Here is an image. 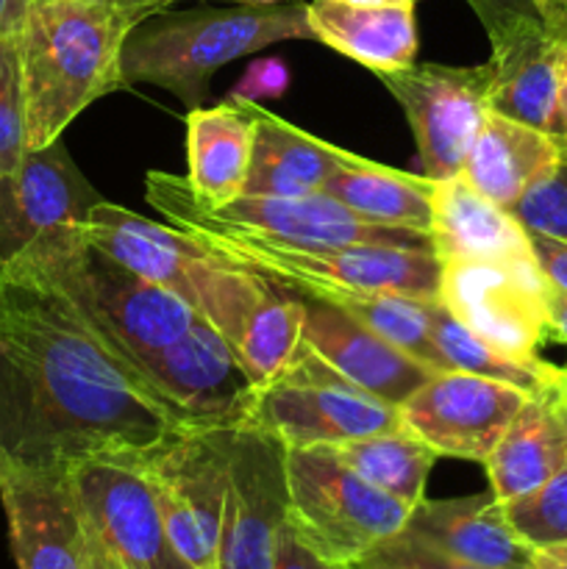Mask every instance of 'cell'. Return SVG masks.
<instances>
[{"mask_svg": "<svg viewBox=\"0 0 567 569\" xmlns=\"http://www.w3.org/2000/svg\"><path fill=\"white\" fill-rule=\"evenodd\" d=\"M345 3H356V6H417L420 0H345Z\"/></svg>", "mask_w": 567, "mask_h": 569, "instance_id": "cell-43", "label": "cell"}, {"mask_svg": "<svg viewBox=\"0 0 567 569\" xmlns=\"http://www.w3.org/2000/svg\"><path fill=\"white\" fill-rule=\"evenodd\" d=\"M100 200L61 139L26 150L0 172V267L64 228L83 226Z\"/></svg>", "mask_w": 567, "mask_h": 569, "instance_id": "cell-17", "label": "cell"}, {"mask_svg": "<svg viewBox=\"0 0 567 569\" xmlns=\"http://www.w3.org/2000/svg\"><path fill=\"white\" fill-rule=\"evenodd\" d=\"M83 233L128 270L181 298L228 345L237 342L267 289L265 276L209 253L189 233L167 222L145 220L109 200L92 206Z\"/></svg>", "mask_w": 567, "mask_h": 569, "instance_id": "cell-6", "label": "cell"}, {"mask_svg": "<svg viewBox=\"0 0 567 569\" xmlns=\"http://www.w3.org/2000/svg\"><path fill=\"white\" fill-rule=\"evenodd\" d=\"M406 517L400 500L356 476L331 445L287 448V522L322 559L356 567L404 531Z\"/></svg>", "mask_w": 567, "mask_h": 569, "instance_id": "cell-7", "label": "cell"}, {"mask_svg": "<svg viewBox=\"0 0 567 569\" xmlns=\"http://www.w3.org/2000/svg\"><path fill=\"white\" fill-rule=\"evenodd\" d=\"M153 14L98 0H39L17 31L26 92V150L48 148L83 109L126 87L128 33Z\"/></svg>", "mask_w": 567, "mask_h": 569, "instance_id": "cell-2", "label": "cell"}, {"mask_svg": "<svg viewBox=\"0 0 567 569\" xmlns=\"http://www.w3.org/2000/svg\"><path fill=\"white\" fill-rule=\"evenodd\" d=\"M203 211L211 220L233 228V231L253 233V237L270 239V242L298 244V248L381 244V248H411L434 253L431 233L367 222L322 192L304 194V198L242 194L220 209L203 206Z\"/></svg>", "mask_w": 567, "mask_h": 569, "instance_id": "cell-18", "label": "cell"}, {"mask_svg": "<svg viewBox=\"0 0 567 569\" xmlns=\"http://www.w3.org/2000/svg\"><path fill=\"white\" fill-rule=\"evenodd\" d=\"M300 328H304V295L289 292L267 278L259 306L239 331L237 342L231 345L253 389L267 387L289 365L304 339Z\"/></svg>", "mask_w": 567, "mask_h": 569, "instance_id": "cell-30", "label": "cell"}, {"mask_svg": "<svg viewBox=\"0 0 567 569\" xmlns=\"http://www.w3.org/2000/svg\"><path fill=\"white\" fill-rule=\"evenodd\" d=\"M428 326H431L434 348L439 350L448 370L493 378V381L523 389L526 395L550 392L567 378V370L548 365L539 356H515L489 345L487 339L461 326L437 298L428 306Z\"/></svg>", "mask_w": 567, "mask_h": 569, "instance_id": "cell-28", "label": "cell"}, {"mask_svg": "<svg viewBox=\"0 0 567 569\" xmlns=\"http://www.w3.org/2000/svg\"><path fill=\"white\" fill-rule=\"evenodd\" d=\"M434 187L437 181L431 178L392 170L348 150L339 170L322 187V194L342 203L367 222L428 233Z\"/></svg>", "mask_w": 567, "mask_h": 569, "instance_id": "cell-27", "label": "cell"}, {"mask_svg": "<svg viewBox=\"0 0 567 569\" xmlns=\"http://www.w3.org/2000/svg\"><path fill=\"white\" fill-rule=\"evenodd\" d=\"M354 569H359V567H354Z\"/></svg>", "mask_w": 567, "mask_h": 569, "instance_id": "cell-47", "label": "cell"}, {"mask_svg": "<svg viewBox=\"0 0 567 569\" xmlns=\"http://www.w3.org/2000/svg\"><path fill=\"white\" fill-rule=\"evenodd\" d=\"M309 26L315 42L328 44L372 72L415 64V6H356L345 0H311Z\"/></svg>", "mask_w": 567, "mask_h": 569, "instance_id": "cell-26", "label": "cell"}, {"mask_svg": "<svg viewBox=\"0 0 567 569\" xmlns=\"http://www.w3.org/2000/svg\"><path fill=\"white\" fill-rule=\"evenodd\" d=\"M253 156V117L245 100L187 114V183L209 209L242 198Z\"/></svg>", "mask_w": 567, "mask_h": 569, "instance_id": "cell-23", "label": "cell"}, {"mask_svg": "<svg viewBox=\"0 0 567 569\" xmlns=\"http://www.w3.org/2000/svg\"><path fill=\"white\" fill-rule=\"evenodd\" d=\"M270 569H354V567L334 565V561L322 559V556L315 553L309 545L300 542V537L289 528V522H284L281 533H278L276 553H272Z\"/></svg>", "mask_w": 567, "mask_h": 569, "instance_id": "cell-36", "label": "cell"}, {"mask_svg": "<svg viewBox=\"0 0 567 569\" xmlns=\"http://www.w3.org/2000/svg\"><path fill=\"white\" fill-rule=\"evenodd\" d=\"M559 398H561V409H565V415H567V378L561 381V387H559Z\"/></svg>", "mask_w": 567, "mask_h": 569, "instance_id": "cell-45", "label": "cell"}, {"mask_svg": "<svg viewBox=\"0 0 567 569\" xmlns=\"http://www.w3.org/2000/svg\"><path fill=\"white\" fill-rule=\"evenodd\" d=\"M556 111H559V133L567 137V64L559 78V94H556Z\"/></svg>", "mask_w": 567, "mask_h": 569, "instance_id": "cell-42", "label": "cell"}, {"mask_svg": "<svg viewBox=\"0 0 567 569\" xmlns=\"http://www.w3.org/2000/svg\"><path fill=\"white\" fill-rule=\"evenodd\" d=\"M559 387L545 395H531L484 461L489 492L500 503L543 487L565 467L567 415L561 409Z\"/></svg>", "mask_w": 567, "mask_h": 569, "instance_id": "cell-25", "label": "cell"}, {"mask_svg": "<svg viewBox=\"0 0 567 569\" xmlns=\"http://www.w3.org/2000/svg\"><path fill=\"white\" fill-rule=\"evenodd\" d=\"M554 6H561V9H567V0H550Z\"/></svg>", "mask_w": 567, "mask_h": 569, "instance_id": "cell-46", "label": "cell"}, {"mask_svg": "<svg viewBox=\"0 0 567 569\" xmlns=\"http://www.w3.org/2000/svg\"><path fill=\"white\" fill-rule=\"evenodd\" d=\"M0 503L17 569H111L72 487L70 465L0 456Z\"/></svg>", "mask_w": 567, "mask_h": 569, "instance_id": "cell-10", "label": "cell"}, {"mask_svg": "<svg viewBox=\"0 0 567 569\" xmlns=\"http://www.w3.org/2000/svg\"><path fill=\"white\" fill-rule=\"evenodd\" d=\"M287 39H315L309 3L228 6V9L153 11L137 22L122 48V78L176 94L189 111L203 106L220 67Z\"/></svg>", "mask_w": 567, "mask_h": 569, "instance_id": "cell-5", "label": "cell"}, {"mask_svg": "<svg viewBox=\"0 0 567 569\" xmlns=\"http://www.w3.org/2000/svg\"><path fill=\"white\" fill-rule=\"evenodd\" d=\"M70 476L111 569H192L167 537L153 487L137 456L72 461Z\"/></svg>", "mask_w": 567, "mask_h": 569, "instance_id": "cell-11", "label": "cell"}, {"mask_svg": "<svg viewBox=\"0 0 567 569\" xmlns=\"http://www.w3.org/2000/svg\"><path fill=\"white\" fill-rule=\"evenodd\" d=\"M31 3H39V0H31ZM98 3H115V6H128V9L161 11V9H170L172 3H181V0H98Z\"/></svg>", "mask_w": 567, "mask_h": 569, "instance_id": "cell-41", "label": "cell"}, {"mask_svg": "<svg viewBox=\"0 0 567 569\" xmlns=\"http://www.w3.org/2000/svg\"><path fill=\"white\" fill-rule=\"evenodd\" d=\"M17 259L28 261L76 309L100 345L142 387L139 361L176 342L200 320L181 298L100 250L83 226L64 228ZM145 392L150 395V389L145 387Z\"/></svg>", "mask_w": 567, "mask_h": 569, "instance_id": "cell-4", "label": "cell"}, {"mask_svg": "<svg viewBox=\"0 0 567 569\" xmlns=\"http://www.w3.org/2000/svg\"><path fill=\"white\" fill-rule=\"evenodd\" d=\"M431 242L439 261L489 259L534 267L528 231L506 209L478 194L461 176L437 181L431 200Z\"/></svg>", "mask_w": 567, "mask_h": 569, "instance_id": "cell-21", "label": "cell"}, {"mask_svg": "<svg viewBox=\"0 0 567 569\" xmlns=\"http://www.w3.org/2000/svg\"><path fill=\"white\" fill-rule=\"evenodd\" d=\"M245 106L253 117V156L242 194L304 198L322 192L348 150L300 131L292 122L261 109L256 100H245Z\"/></svg>", "mask_w": 567, "mask_h": 569, "instance_id": "cell-22", "label": "cell"}, {"mask_svg": "<svg viewBox=\"0 0 567 569\" xmlns=\"http://www.w3.org/2000/svg\"><path fill=\"white\" fill-rule=\"evenodd\" d=\"M523 389L461 370L434 372L398 406L409 433L450 459L484 465L523 403Z\"/></svg>", "mask_w": 567, "mask_h": 569, "instance_id": "cell-15", "label": "cell"}, {"mask_svg": "<svg viewBox=\"0 0 567 569\" xmlns=\"http://www.w3.org/2000/svg\"><path fill=\"white\" fill-rule=\"evenodd\" d=\"M181 431L28 261L0 267V456H139Z\"/></svg>", "mask_w": 567, "mask_h": 569, "instance_id": "cell-1", "label": "cell"}, {"mask_svg": "<svg viewBox=\"0 0 567 569\" xmlns=\"http://www.w3.org/2000/svg\"><path fill=\"white\" fill-rule=\"evenodd\" d=\"M148 203L161 222L189 233L200 248L231 264L265 276L298 295H315L326 287L384 289V292L437 298L442 261L428 250L348 244V248H298L270 242L253 233L220 226L203 211L187 178L153 170L145 178Z\"/></svg>", "mask_w": 567, "mask_h": 569, "instance_id": "cell-3", "label": "cell"}, {"mask_svg": "<svg viewBox=\"0 0 567 569\" xmlns=\"http://www.w3.org/2000/svg\"><path fill=\"white\" fill-rule=\"evenodd\" d=\"M304 342H309L334 370L376 395L384 403L400 406L437 370L400 350L381 333L348 311L304 295Z\"/></svg>", "mask_w": 567, "mask_h": 569, "instance_id": "cell-19", "label": "cell"}, {"mask_svg": "<svg viewBox=\"0 0 567 569\" xmlns=\"http://www.w3.org/2000/svg\"><path fill=\"white\" fill-rule=\"evenodd\" d=\"M28 9H31V0H0V37L20 31Z\"/></svg>", "mask_w": 567, "mask_h": 569, "instance_id": "cell-39", "label": "cell"}, {"mask_svg": "<svg viewBox=\"0 0 567 569\" xmlns=\"http://www.w3.org/2000/svg\"><path fill=\"white\" fill-rule=\"evenodd\" d=\"M289 83V70L278 59H265L256 61L248 72L242 76L239 87L233 89L231 98L239 100H256L259 103L261 98H278L284 94Z\"/></svg>", "mask_w": 567, "mask_h": 569, "instance_id": "cell-35", "label": "cell"}, {"mask_svg": "<svg viewBox=\"0 0 567 569\" xmlns=\"http://www.w3.org/2000/svg\"><path fill=\"white\" fill-rule=\"evenodd\" d=\"M528 242H531L534 261H537V270L543 272L545 281L567 289V242L531 231H528Z\"/></svg>", "mask_w": 567, "mask_h": 569, "instance_id": "cell-37", "label": "cell"}, {"mask_svg": "<svg viewBox=\"0 0 567 569\" xmlns=\"http://www.w3.org/2000/svg\"><path fill=\"white\" fill-rule=\"evenodd\" d=\"M145 387L183 428L245 426L253 383L215 326L200 317L183 337L139 361Z\"/></svg>", "mask_w": 567, "mask_h": 569, "instance_id": "cell-13", "label": "cell"}, {"mask_svg": "<svg viewBox=\"0 0 567 569\" xmlns=\"http://www.w3.org/2000/svg\"><path fill=\"white\" fill-rule=\"evenodd\" d=\"M237 431L239 426L195 428L137 456L167 537L192 569H217Z\"/></svg>", "mask_w": 567, "mask_h": 569, "instance_id": "cell-9", "label": "cell"}, {"mask_svg": "<svg viewBox=\"0 0 567 569\" xmlns=\"http://www.w3.org/2000/svg\"><path fill=\"white\" fill-rule=\"evenodd\" d=\"M545 278L537 264L489 259H448L439 270L437 300L495 348L515 356H539L548 337L543 300Z\"/></svg>", "mask_w": 567, "mask_h": 569, "instance_id": "cell-14", "label": "cell"}, {"mask_svg": "<svg viewBox=\"0 0 567 569\" xmlns=\"http://www.w3.org/2000/svg\"><path fill=\"white\" fill-rule=\"evenodd\" d=\"M509 214L526 231L567 242V137H561L554 164L520 194Z\"/></svg>", "mask_w": 567, "mask_h": 569, "instance_id": "cell-32", "label": "cell"}, {"mask_svg": "<svg viewBox=\"0 0 567 569\" xmlns=\"http://www.w3.org/2000/svg\"><path fill=\"white\" fill-rule=\"evenodd\" d=\"M559 142L561 137L556 133L539 131L487 109L459 176L478 194L509 211L520 194L554 164Z\"/></svg>", "mask_w": 567, "mask_h": 569, "instance_id": "cell-24", "label": "cell"}, {"mask_svg": "<svg viewBox=\"0 0 567 569\" xmlns=\"http://www.w3.org/2000/svg\"><path fill=\"white\" fill-rule=\"evenodd\" d=\"M26 153V92L17 33L0 37V172L11 170Z\"/></svg>", "mask_w": 567, "mask_h": 569, "instance_id": "cell-33", "label": "cell"}, {"mask_svg": "<svg viewBox=\"0 0 567 569\" xmlns=\"http://www.w3.org/2000/svg\"><path fill=\"white\" fill-rule=\"evenodd\" d=\"M404 531L481 569H534L537 559V550L517 537L504 503L493 492L448 500L422 498L406 517Z\"/></svg>", "mask_w": 567, "mask_h": 569, "instance_id": "cell-20", "label": "cell"}, {"mask_svg": "<svg viewBox=\"0 0 567 569\" xmlns=\"http://www.w3.org/2000/svg\"><path fill=\"white\" fill-rule=\"evenodd\" d=\"M245 426L276 437L284 448L339 445L404 428L398 406L356 387L300 339L289 365L256 389Z\"/></svg>", "mask_w": 567, "mask_h": 569, "instance_id": "cell-8", "label": "cell"}, {"mask_svg": "<svg viewBox=\"0 0 567 569\" xmlns=\"http://www.w3.org/2000/svg\"><path fill=\"white\" fill-rule=\"evenodd\" d=\"M545 315H548V337L567 342V289L545 281L543 287Z\"/></svg>", "mask_w": 567, "mask_h": 569, "instance_id": "cell-38", "label": "cell"}, {"mask_svg": "<svg viewBox=\"0 0 567 569\" xmlns=\"http://www.w3.org/2000/svg\"><path fill=\"white\" fill-rule=\"evenodd\" d=\"M231 3H242V6H276V3H289V0H231Z\"/></svg>", "mask_w": 567, "mask_h": 569, "instance_id": "cell-44", "label": "cell"}, {"mask_svg": "<svg viewBox=\"0 0 567 569\" xmlns=\"http://www.w3.org/2000/svg\"><path fill=\"white\" fill-rule=\"evenodd\" d=\"M331 448L356 476H361L389 498L400 500L409 511L426 498L428 476L434 470V461H439L437 450L428 448L406 428L348 439Z\"/></svg>", "mask_w": 567, "mask_h": 569, "instance_id": "cell-29", "label": "cell"}, {"mask_svg": "<svg viewBox=\"0 0 567 569\" xmlns=\"http://www.w3.org/2000/svg\"><path fill=\"white\" fill-rule=\"evenodd\" d=\"M506 520L534 550L567 545V461L543 487L504 503Z\"/></svg>", "mask_w": 567, "mask_h": 569, "instance_id": "cell-31", "label": "cell"}, {"mask_svg": "<svg viewBox=\"0 0 567 569\" xmlns=\"http://www.w3.org/2000/svg\"><path fill=\"white\" fill-rule=\"evenodd\" d=\"M467 3H470V0H467Z\"/></svg>", "mask_w": 567, "mask_h": 569, "instance_id": "cell-48", "label": "cell"}, {"mask_svg": "<svg viewBox=\"0 0 567 569\" xmlns=\"http://www.w3.org/2000/svg\"><path fill=\"white\" fill-rule=\"evenodd\" d=\"M287 522V448L256 426H239L228 470L217 569H270Z\"/></svg>", "mask_w": 567, "mask_h": 569, "instance_id": "cell-16", "label": "cell"}, {"mask_svg": "<svg viewBox=\"0 0 567 569\" xmlns=\"http://www.w3.org/2000/svg\"><path fill=\"white\" fill-rule=\"evenodd\" d=\"M356 567L359 569H481V567L467 565V561L454 559V556L442 553L439 548H434V545L422 542V539L411 537V533L406 531L384 539V542L376 545V548H372Z\"/></svg>", "mask_w": 567, "mask_h": 569, "instance_id": "cell-34", "label": "cell"}, {"mask_svg": "<svg viewBox=\"0 0 567 569\" xmlns=\"http://www.w3.org/2000/svg\"><path fill=\"white\" fill-rule=\"evenodd\" d=\"M376 76L409 120L422 176L431 181L459 176L489 109V61L470 67L411 64Z\"/></svg>", "mask_w": 567, "mask_h": 569, "instance_id": "cell-12", "label": "cell"}, {"mask_svg": "<svg viewBox=\"0 0 567 569\" xmlns=\"http://www.w3.org/2000/svg\"><path fill=\"white\" fill-rule=\"evenodd\" d=\"M534 569H567V545H556V548L537 550Z\"/></svg>", "mask_w": 567, "mask_h": 569, "instance_id": "cell-40", "label": "cell"}]
</instances>
